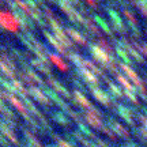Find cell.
<instances>
[{"label":"cell","mask_w":147,"mask_h":147,"mask_svg":"<svg viewBox=\"0 0 147 147\" xmlns=\"http://www.w3.org/2000/svg\"><path fill=\"white\" fill-rule=\"evenodd\" d=\"M117 80H119V82H120V83L123 84L124 87H125V91H128V90H134V86H132L131 83H128L124 76H121V75H117Z\"/></svg>","instance_id":"obj_13"},{"label":"cell","mask_w":147,"mask_h":147,"mask_svg":"<svg viewBox=\"0 0 147 147\" xmlns=\"http://www.w3.org/2000/svg\"><path fill=\"white\" fill-rule=\"evenodd\" d=\"M91 53L94 55V57L98 60V61H101V63L104 64V65H106L108 68H112V69H116V65H115V61L112 60V59L109 57V52H106L105 49H101L100 47H91Z\"/></svg>","instance_id":"obj_2"},{"label":"cell","mask_w":147,"mask_h":147,"mask_svg":"<svg viewBox=\"0 0 147 147\" xmlns=\"http://www.w3.org/2000/svg\"><path fill=\"white\" fill-rule=\"evenodd\" d=\"M49 59L52 60L53 64H56L59 68L61 69V71H67L68 69V65H67V63L64 61L61 57H59L57 55H49Z\"/></svg>","instance_id":"obj_5"},{"label":"cell","mask_w":147,"mask_h":147,"mask_svg":"<svg viewBox=\"0 0 147 147\" xmlns=\"http://www.w3.org/2000/svg\"><path fill=\"white\" fill-rule=\"evenodd\" d=\"M67 33H68L69 36L72 37L74 41H76L78 44H80V45H86V40H84L83 37L80 36L78 32H75L74 29H69V27H68V29H67Z\"/></svg>","instance_id":"obj_8"},{"label":"cell","mask_w":147,"mask_h":147,"mask_svg":"<svg viewBox=\"0 0 147 147\" xmlns=\"http://www.w3.org/2000/svg\"><path fill=\"white\" fill-rule=\"evenodd\" d=\"M93 91V94H94V97L97 98V100H100L104 105H109V102H110V98H109V95L105 94L104 91H101V90H97V89H93L91 90Z\"/></svg>","instance_id":"obj_6"},{"label":"cell","mask_w":147,"mask_h":147,"mask_svg":"<svg viewBox=\"0 0 147 147\" xmlns=\"http://www.w3.org/2000/svg\"><path fill=\"white\" fill-rule=\"evenodd\" d=\"M75 100L78 101L79 104L82 106H84V108H87V106H90V102L87 101V98L86 97H83V95L80 94L79 91H75Z\"/></svg>","instance_id":"obj_9"},{"label":"cell","mask_w":147,"mask_h":147,"mask_svg":"<svg viewBox=\"0 0 147 147\" xmlns=\"http://www.w3.org/2000/svg\"><path fill=\"white\" fill-rule=\"evenodd\" d=\"M30 94L33 95V97H34V98H36L37 101H38V102H42V104H49V100H48L47 97H45V95H44V93H41V91H40V90L38 89H36V87H33V89H30Z\"/></svg>","instance_id":"obj_7"},{"label":"cell","mask_w":147,"mask_h":147,"mask_svg":"<svg viewBox=\"0 0 147 147\" xmlns=\"http://www.w3.org/2000/svg\"><path fill=\"white\" fill-rule=\"evenodd\" d=\"M138 5H139V8H140V11H142L143 14L147 16V3L146 1H138Z\"/></svg>","instance_id":"obj_15"},{"label":"cell","mask_w":147,"mask_h":147,"mask_svg":"<svg viewBox=\"0 0 147 147\" xmlns=\"http://www.w3.org/2000/svg\"><path fill=\"white\" fill-rule=\"evenodd\" d=\"M0 19H1V25L4 29L10 30V32H18V27L21 25V22L18 21V18L14 14H11L10 11H1Z\"/></svg>","instance_id":"obj_1"},{"label":"cell","mask_w":147,"mask_h":147,"mask_svg":"<svg viewBox=\"0 0 147 147\" xmlns=\"http://www.w3.org/2000/svg\"><path fill=\"white\" fill-rule=\"evenodd\" d=\"M121 68H123L127 74H128V76H129V78L132 79V82H134V83L136 84V86H139V87H140V89H142L143 91H146L144 86H143V82L140 80V79H139V76H138L134 72V71H132V69L129 68V67H127V65H124V64H121Z\"/></svg>","instance_id":"obj_3"},{"label":"cell","mask_w":147,"mask_h":147,"mask_svg":"<svg viewBox=\"0 0 147 147\" xmlns=\"http://www.w3.org/2000/svg\"><path fill=\"white\" fill-rule=\"evenodd\" d=\"M109 87L112 89V91H115V95H117V97H119V95H121V90L117 89V86H115L113 83H109Z\"/></svg>","instance_id":"obj_16"},{"label":"cell","mask_w":147,"mask_h":147,"mask_svg":"<svg viewBox=\"0 0 147 147\" xmlns=\"http://www.w3.org/2000/svg\"><path fill=\"white\" fill-rule=\"evenodd\" d=\"M86 119H87V121L93 127H101V120H100V117H98V115H97V110L91 109V112L86 113Z\"/></svg>","instance_id":"obj_4"},{"label":"cell","mask_w":147,"mask_h":147,"mask_svg":"<svg viewBox=\"0 0 147 147\" xmlns=\"http://www.w3.org/2000/svg\"><path fill=\"white\" fill-rule=\"evenodd\" d=\"M87 1H89V4L91 5V7H95V1H94V0H87Z\"/></svg>","instance_id":"obj_17"},{"label":"cell","mask_w":147,"mask_h":147,"mask_svg":"<svg viewBox=\"0 0 147 147\" xmlns=\"http://www.w3.org/2000/svg\"><path fill=\"white\" fill-rule=\"evenodd\" d=\"M45 36L48 37V40H49V41L52 42V45H53V47H56V48H57V51H60V52H64L63 47H61V45H60V44H59V42L56 41V40H53V37L51 36L49 33H45Z\"/></svg>","instance_id":"obj_14"},{"label":"cell","mask_w":147,"mask_h":147,"mask_svg":"<svg viewBox=\"0 0 147 147\" xmlns=\"http://www.w3.org/2000/svg\"><path fill=\"white\" fill-rule=\"evenodd\" d=\"M49 83L52 84L53 87H55V89L57 90L59 93H60V94H64V95H68V93H67V89H64L63 86H61V84H59V82L57 80H52V79H49Z\"/></svg>","instance_id":"obj_10"},{"label":"cell","mask_w":147,"mask_h":147,"mask_svg":"<svg viewBox=\"0 0 147 147\" xmlns=\"http://www.w3.org/2000/svg\"><path fill=\"white\" fill-rule=\"evenodd\" d=\"M8 100H10L11 102H12V105L15 106L16 109L19 110V112H22L23 115L26 116V110H25V108H23V105H21V102H19V101L16 100L15 97H12V95H10V97H8Z\"/></svg>","instance_id":"obj_11"},{"label":"cell","mask_w":147,"mask_h":147,"mask_svg":"<svg viewBox=\"0 0 147 147\" xmlns=\"http://www.w3.org/2000/svg\"><path fill=\"white\" fill-rule=\"evenodd\" d=\"M32 64L34 65V67H37V68L44 69V72H45V74H49V71H51V69H49V67H48L47 64H45V63H40V61H38L37 59L32 60Z\"/></svg>","instance_id":"obj_12"}]
</instances>
